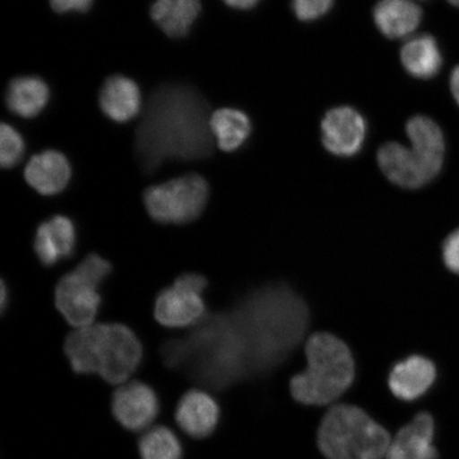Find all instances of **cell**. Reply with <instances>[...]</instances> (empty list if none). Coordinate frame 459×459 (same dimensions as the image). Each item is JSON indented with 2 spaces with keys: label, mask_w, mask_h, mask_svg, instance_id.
<instances>
[{
  "label": "cell",
  "mask_w": 459,
  "mask_h": 459,
  "mask_svg": "<svg viewBox=\"0 0 459 459\" xmlns=\"http://www.w3.org/2000/svg\"><path fill=\"white\" fill-rule=\"evenodd\" d=\"M210 106L191 85L163 84L152 91L135 132L142 169L156 171L168 159L198 160L213 152Z\"/></svg>",
  "instance_id": "obj_1"
},
{
  "label": "cell",
  "mask_w": 459,
  "mask_h": 459,
  "mask_svg": "<svg viewBox=\"0 0 459 459\" xmlns=\"http://www.w3.org/2000/svg\"><path fill=\"white\" fill-rule=\"evenodd\" d=\"M249 361L263 366L283 359L307 326L306 306L282 287L255 292L232 313Z\"/></svg>",
  "instance_id": "obj_2"
},
{
  "label": "cell",
  "mask_w": 459,
  "mask_h": 459,
  "mask_svg": "<svg viewBox=\"0 0 459 459\" xmlns=\"http://www.w3.org/2000/svg\"><path fill=\"white\" fill-rule=\"evenodd\" d=\"M65 353L79 376H99L110 385H122L140 369L143 348L134 331L123 324H100L67 336Z\"/></svg>",
  "instance_id": "obj_3"
},
{
  "label": "cell",
  "mask_w": 459,
  "mask_h": 459,
  "mask_svg": "<svg viewBox=\"0 0 459 459\" xmlns=\"http://www.w3.org/2000/svg\"><path fill=\"white\" fill-rule=\"evenodd\" d=\"M307 368L292 377V397L307 405H328L347 392L355 376L351 351L340 338L317 333L306 347Z\"/></svg>",
  "instance_id": "obj_4"
},
{
  "label": "cell",
  "mask_w": 459,
  "mask_h": 459,
  "mask_svg": "<svg viewBox=\"0 0 459 459\" xmlns=\"http://www.w3.org/2000/svg\"><path fill=\"white\" fill-rule=\"evenodd\" d=\"M406 134L411 147L387 143L378 151L377 162L394 185L415 189L428 185L439 174L444 164L445 139L439 126L422 115L407 122Z\"/></svg>",
  "instance_id": "obj_5"
},
{
  "label": "cell",
  "mask_w": 459,
  "mask_h": 459,
  "mask_svg": "<svg viewBox=\"0 0 459 459\" xmlns=\"http://www.w3.org/2000/svg\"><path fill=\"white\" fill-rule=\"evenodd\" d=\"M390 436L358 406L338 404L325 415L318 446L328 459H384Z\"/></svg>",
  "instance_id": "obj_6"
},
{
  "label": "cell",
  "mask_w": 459,
  "mask_h": 459,
  "mask_svg": "<svg viewBox=\"0 0 459 459\" xmlns=\"http://www.w3.org/2000/svg\"><path fill=\"white\" fill-rule=\"evenodd\" d=\"M111 273L110 262L91 254L63 275L56 286L55 302L68 324L77 329L93 325L102 307L100 287Z\"/></svg>",
  "instance_id": "obj_7"
},
{
  "label": "cell",
  "mask_w": 459,
  "mask_h": 459,
  "mask_svg": "<svg viewBox=\"0 0 459 459\" xmlns=\"http://www.w3.org/2000/svg\"><path fill=\"white\" fill-rule=\"evenodd\" d=\"M209 197L210 187L204 178L188 174L147 188L143 204L152 221L182 226L204 213Z\"/></svg>",
  "instance_id": "obj_8"
},
{
  "label": "cell",
  "mask_w": 459,
  "mask_h": 459,
  "mask_svg": "<svg viewBox=\"0 0 459 459\" xmlns=\"http://www.w3.org/2000/svg\"><path fill=\"white\" fill-rule=\"evenodd\" d=\"M206 287L208 280L203 274H181L174 284L160 291L154 302V317L160 325L171 329L200 324L206 318Z\"/></svg>",
  "instance_id": "obj_9"
},
{
  "label": "cell",
  "mask_w": 459,
  "mask_h": 459,
  "mask_svg": "<svg viewBox=\"0 0 459 459\" xmlns=\"http://www.w3.org/2000/svg\"><path fill=\"white\" fill-rule=\"evenodd\" d=\"M110 409L120 427L137 435L160 420L163 405L157 390L151 384L130 380L114 390Z\"/></svg>",
  "instance_id": "obj_10"
},
{
  "label": "cell",
  "mask_w": 459,
  "mask_h": 459,
  "mask_svg": "<svg viewBox=\"0 0 459 459\" xmlns=\"http://www.w3.org/2000/svg\"><path fill=\"white\" fill-rule=\"evenodd\" d=\"M221 415V406L213 395L204 389L192 388L177 401L172 420L188 439L205 440L214 434Z\"/></svg>",
  "instance_id": "obj_11"
},
{
  "label": "cell",
  "mask_w": 459,
  "mask_h": 459,
  "mask_svg": "<svg viewBox=\"0 0 459 459\" xmlns=\"http://www.w3.org/2000/svg\"><path fill=\"white\" fill-rule=\"evenodd\" d=\"M324 145L334 156L350 158L363 148L367 125L363 115L351 107L332 108L321 122Z\"/></svg>",
  "instance_id": "obj_12"
},
{
  "label": "cell",
  "mask_w": 459,
  "mask_h": 459,
  "mask_svg": "<svg viewBox=\"0 0 459 459\" xmlns=\"http://www.w3.org/2000/svg\"><path fill=\"white\" fill-rule=\"evenodd\" d=\"M78 244L77 227L70 217L54 215L39 223L33 239V250L45 267L71 258Z\"/></svg>",
  "instance_id": "obj_13"
},
{
  "label": "cell",
  "mask_w": 459,
  "mask_h": 459,
  "mask_svg": "<svg viewBox=\"0 0 459 459\" xmlns=\"http://www.w3.org/2000/svg\"><path fill=\"white\" fill-rule=\"evenodd\" d=\"M434 436L433 417L421 412L390 441L384 459H437Z\"/></svg>",
  "instance_id": "obj_14"
},
{
  "label": "cell",
  "mask_w": 459,
  "mask_h": 459,
  "mask_svg": "<svg viewBox=\"0 0 459 459\" xmlns=\"http://www.w3.org/2000/svg\"><path fill=\"white\" fill-rule=\"evenodd\" d=\"M28 185L43 196H55L67 187L72 178V168L65 154L46 151L36 154L24 171Z\"/></svg>",
  "instance_id": "obj_15"
},
{
  "label": "cell",
  "mask_w": 459,
  "mask_h": 459,
  "mask_svg": "<svg viewBox=\"0 0 459 459\" xmlns=\"http://www.w3.org/2000/svg\"><path fill=\"white\" fill-rule=\"evenodd\" d=\"M435 378L436 368L432 361L414 355L394 366L388 384L395 397L414 401L422 397L432 387Z\"/></svg>",
  "instance_id": "obj_16"
},
{
  "label": "cell",
  "mask_w": 459,
  "mask_h": 459,
  "mask_svg": "<svg viewBox=\"0 0 459 459\" xmlns=\"http://www.w3.org/2000/svg\"><path fill=\"white\" fill-rule=\"evenodd\" d=\"M100 106L106 117L114 122H129L141 111L139 85L122 74L108 77L101 86Z\"/></svg>",
  "instance_id": "obj_17"
},
{
  "label": "cell",
  "mask_w": 459,
  "mask_h": 459,
  "mask_svg": "<svg viewBox=\"0 0 459 459\" xmlns=\"http://www.w3.org/2000/svg\"><path fill=\"white\" fill-rule=\"evenodd\" d=\"M422 20V10L411 0H378L373 21L383 36L395 39L414 32Z\"/></svg>",
  "instance_id": "obj_18"
},
{
  "label": "cell",
  "mask_w": 459,
  "mask_h": 459,
  "mask_svg": "<svg viewBox=\"0 0 459 459\" xmlns=\"http://www.w3.org/2000/svg\"><path fill=\"white\" fill-rule=\"evenodd\" d=\"M201 9V0H156L151 15L166 36L180 39L187 36Z\"/></svg>",
  "instance_id": "obj_19"
},
{
  "label": "cell",
  "mask_w": 459,
  "mask_h": 459,
  "mask_svg": "<svg viewBox=\"0 0 459 459\" xmlns=\"http://www.w3.org/2000/svg\"><path fill=\"white\" fill-rule=\"evenodd\" d=\"M50 91L44 80L36 76H22L11 80L5 91L9 111L22 118H33L43 111Z\"/></svg>",
  "instance_id": "obj_20"
},
{
  "label": "cell",
  "mask_w": 459,
  "mask_h": 459,
  "mask_svg": "<svg viewBox=\"0 0 459 459\" xmlns=\"http://www.w3.org/2000/svg\"><path fill=\"white\" fill-rule=\"evenodd\" d=\"M401 62L411 76L430 79L443 66V56L437 41L430 34L411 38L401 49Z\"/></svg>",
  "instance_id": "obj_21"
},
{
  "label": "cell",
  "mask_w": 459,
  "mask_h": 459,
  "mask_svg": "<svg viewBox=\"0 0 459 459\" xmlns=\"http://www.w3.org/2000/svg\"><path fill=\"white\" fill-rule=\"evenodd\" d=\"M210 126L217 146L226 152L242 147L251 132L249 117L237 108H221L212 113Z\"/></svg>",
  "instance_id": "obj_22"
},
{
  "label": "cell",
  "mask_w": 459,
  "mask_h": 459,
  "mask_svg": "<svg viewBox=\"0 0 459 459\" xmlns=\"http://www.w3.org/2000/svg\"><path fill=\"white\" fill-rule=\"evenodd\" d=\"M141 459H183L186 445L174 428L158 422L137 437Z\"/></svg>",
  "instance_id": "obj_23"
},
{
  "label": "cell",
  "mask_w": 459,
  "mask_h": 459,
  "mask_svg": "<svg viewBox=\"0 0 459 459\" xmlns=\"http://www.w3.org/2000/svg\"><path fill=\"white\" fill-rule=\"evenodd\" d=\"M25 142L13 126L0 127V164L4 169H13L24 157Z\"/></svg>",
  "instance_id": "obj_24"
},
{
  "label": "cell",
  "mask_w": 459,
  "mask_h": 459,
  "mask_svg": "<svg viewBox=\"0 0 459 459\" xmlns=\"http://www.w3.org/2000/svg\"><path fill=\"white\" fill-rule=\"evenodd\" d=\"M334 0H292V10L302 22H313L325 16Z\"/></svg>",
  "instance_id": "obj_25"
},
{
  "label": "cell",
  "mask_w": 459,
  "mask_h": 459,
  "mask_svg": "<svg viewBox=\"0 0 459 459\" xmlns=\"http://www.w3.org/2000/svg\"><path fill=\"white\" fill-rule=\"evenodd\" d=\"M443 255L446 266L452 273L459 274V229L445 240Z\"/></svg>",
  "instance_id": "obj_26"
},
{
  "label": "cell",
  "mask_w": 459,
  "mask_h": 459,
  "mask_svg": "<svg viewBox=\"0 0 459 459\" xmlns=\"http://www.w3.org/2000/svg\"><path fill=\"white\" fill-rule=\"evenodd\" d=\"M49 4L55 13L59 14L68 13H85L93 4V0H49Z\"/></svg>",
  "instance_id": "obj_27"
},
{
  "label": "cell",
  "mask_w": 459,
  "mask_h": 459,
  "mask_svg": "<svg viewBox=\"0 0 459 459\" xmlns=\"http://www.w3.org/2000/svg\"><path fill=\"white\" fill-rule=\"evenodd\" d=\"M229 7L238 10H249L255 8L260 0H222Z\"/></svg>",
  "instance_id": "obj_28"
},
{
  "label": "cell",
  "mask_w": 459,
  "mask_h": 459,
  "mask_svg": "<svg viewBox=\"0 0 459 459\" xmlns=\"http://www.w3.org/2000/svg\"><path fill=\"white\" fill-rule=\"evenodd\" d=\"M450 88L453 97H455L459 106V66H456L451 74Z\"/></svg>",
  "instance_id": "obj_29"
},
{
  "label": "cell",
  "mask_w": 459,
  "mask_h": 459,
  "mask_svg": "<svg viewBox=\"0 0 459 459\" xmlns=\"http://www.w3.org/2000/svg\"><path fill=\"white\" fill-rule=\"evenodd\" d=\"M10 304V294L7 285H5L4 281L2 282V311L5 312V309L8 308Z\"/></svg>",
  "instance_id": "obj_30"
},
{
  "label": "cell",
  "mask_w": 459,
  "mask_h": 459,
  "mask_svg": "<svg viewBox=\"0 0 459 459\" xmlns=\"http://www.w3.org/2000/svg\"><path fill=\"white\" fill-rule=\"evenodd\" d=\"M452 5H455V7L459 8V0H447Z\"/></svg>",
  "instance_id": "obj_31"
}]
</instances>
